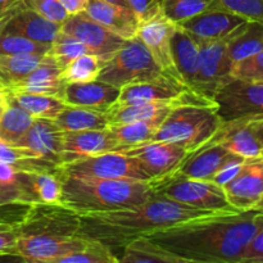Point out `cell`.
Instances as JSON below:
<instances>
[{"label": "cell", "mask_w": 263, "mask_h": 263, "mask_svg": "<svg viewBox=\"0 0 263 263\" xmlns=\"http://www.w3.org/2000/svg\"><path fill=\"white\" fill-rule=\"evenodd\" d=\"M0 159L20 172H49L55 174L58 164L28 148L0 140Z\"/></svg>", "instance_id": "f1b7e54d"}, {"label": "cell", "mask_w": 263, "mask_h": 263, "mask_svg": "<svg viewBox=\"0 0 263 263\" xmlns=\"http://www.w3.org/2000/svg\"><path fill=\"white\" fill-rule=\"evenodd\" d=\"M62 145L63 163L82 157L121 151L120 144L108 127L103 130L62 131Z\"/></svg>", "instance_id": "ac0fdd59"}, {"label": "cell", "mask_w": 263, "mask_h": 263, "mask_svg": "<svg viewBox=\"0 0 263 263\" xmlns=\"http://www.w3.org/2000/svg\"><path fill=\"white\" fill-rule=\"evenodd\" d=\"M26 5H27V4H26ZM26 5H23V7H26ZM23 7L15 8V9H12V10H8V12L0 13V35H2V33H3V31H4L5 26H7V23L9 22L10 18H12L13 15H14L15 13L18 12V10L22 9Z\"/></svg>", "instance_id": "816d5d0a"}, {"label": "cell", "mask_w": 263, "mask_h": 263, "mask_svg": "<svg viewBox=\"0 0 263 263\" xmlns=\"http://www.w3.org/2000/svg\"><path fill=\"white\" fill-rule=\"evenodd\" d=\"M3 90H5V89L2 86V84H0V91H3Z\"/></svg>", "instance_id": "6f0895ef"}, {"label": "cell", "mask_w": 263, "mask_h": 263, "mask_svg": "<svg viewBox=\"0 0 263 263\" xmlns=\"http://www.w3.org/2000/svg\"><path fill=\"white\" fill-rule=\"evenodd\" d=\"M246 159L247 158H244V157H238V158L234 159V161L229 162L228 164H225V166L216 174V176L213 177L212 181L216 182L217 185H220V186H223V185H226L228 182H230L231 180L239 174V171H240V168L243 167Z\"/></svg>", "instance_id": "bcb514c9"}, {"label": "cell", "mask_w": 263, "mask_h": 263, "mask_svg": "<svg viewBox=\"0 0 263 263\" xmlns=\"http://www.w3.org/2000/svg\"><path fill=\"white\" fill-rule=\"evenodd\" d=\"M212 9L228 10L263 25V0H213Z\"/></svg>", "instance_id": "b9f144b4"}, {"label": "cell", "mask_w": 263, "mask_h": 263, "mask_svg": "<svg viewBox=\"0 0 263 263\" xmlns=\"http://www.w3.org/2000/svg\"><path fill=\"white\" fill-rule=\"evenodd\" d=\"M253 210H256V211H258V212L263 213V197H262V199L259 200V202L257 203L256 205H254V208H253Z\"/></svg>", "instance_id": "11a10c76"}, {"label": "cell", "mask_w": 263, "mask_h": 263, "mask_svg": "<svg viewBox=\"0 0 263 263\" xmlns=\"http://www.w3.org/2000/svg\"><path fill=\"white\" fill-rule=\"evenodd\" d=\"M86 53H90V50L81 41L61 30L51 43L48 54L63 69L69 62Z\"/></svg>", "instance_id": "f35d334b"}, {"label": "cell", "mask_w": 263, "mask_h": 263, "mask_svg": "<svg viewBox=\"0 0 263 263\" xmlns=\"http://www.w3.org/2000/svg\"><path fill=\"white\" fill-rule=\"evenodd\" d=\"M139 21L161 10V0H127Z\"/></svg>", "instance_id": "7dc6e473"}, {"label": "cell", "mask_w": 263, "mask_h": 263, "mask_svg": "<svg viewBox=\"0 0 263 263\" xmlns=\"http://www.w3.org/2000/svg\"><path fill=\"white\" fill-rule=\"evenodd\" d=\"M8 104H9V92L7 90H3V91H0V120H2L5 109H7Z\"/></svg>", "instance_id": "f5cc1de1"}, {"label": "cell", "mask_w": 263, "mask_h": 263, "mask_svg": "<svg viewBox=\"0 0 263 263\" xmlns=\"http://www.w3.org/2000/svg\"><path fill=\"white\" fill-rule=\"evenodd\" d=\"M238 157L240 156L230 152L221 144H204L202 148L190 153L176 172L192 179L212 181L225 164Z\"/></svg>", "instance_id": "ffe728a7"}, {"label": "cell", "mask_w": 263, "mask_h": 263, "mask_svg": "<svg viewBox=\"0 0 263 263\" xmlns=\"http://www.w3.org/2000/svg\"><path fill=\"white\" fill-rule=\"evenodd\" d=\"M213 0H161V10L164 17L174 23L212 9Z\"/></svg>", "instance_id": "74e56055"}, {"label": "cell", "mask_w": 263, "mask_h": 263, "mask_svg": "<svg viewBox=\"0 0 263 263\" xmlns=\"http://www.w3.org/2000/svg\"><path fill=\"white\" fill-rule=\"evenodd\" d=\"M262 157H263V153H262Z\"/></svg>", "instance_id": "680465c9"}, {"label": "cell", "mask_w": 263, "mask_h": 263, "mask_svg": "<svg viewBox=\"0 0 263 263\" xmlns=\"http://www.w3.org/2000/svg\"><path fill=\"white\" fill-rule=\"evenodd\" d=\"M61 263H120L113 249L95 240H87L80 251L64 257Z\"/></svg>", "instance_id": "ab89813d"}, {"label": "cell", "mask_w": 263, "mask_h": 263, "mask_svg": "<svg viewBox=\"0 0 263 263\" xmlns=\"http://www.w3.org/2000/svg\"><path fill=\"white\" fill-rule=\"evenodd\" d=\"M58 172L73 177L112 180H152L134 157L121 152L82 157L58 166Z\"/></svg>", "instance_id": "52a82bcc"}, {"label": "cell", "mask_w": 263, "mask_h": 263, "mask_svg": "<svg viewBox=\"0 0 263 263\" xmlns=\"http://www.w3.org/2000/svg\"><path fill=\"white\" fill-rule=\"evenodd\" d=\"M57 175L62 182L61 204L77 215L112 212L145 203L154 194L153 180L87 179Z\"/></svg>", "instance_id": "3957f363"}, {"label": "cell", "mask_w": 263, "mask_h": 263, "mask_svg": "<svg viewBox=\"0 0 263 263\" xmlns=\"http://www.w3.org/2000/svg\"><path fill=\"white\" fill-rule=\"evenodd\" d=\"M28 4L41 15L61 25L68 17V13L58 0H28Z\"/></svg>", "instance_id": "f6af8a7d"}, {"label": "cell", "mask_w": 263, "mask_h": 263, "mask_svg": "<svg viewBox=\"0 0 263 263\" xmlns=\"http://www.w3.org/2000/svg\"><path fill=\"white\" fill-rule=\"evenodd\" d=\"M80 215L63 204H31L18 226L20 235L77 236Z\"/></svg>", "instance_id": "8fae6325"}, {"label": "cell", "mask_w": 263, "mask_h": 263, "mask_svg": "<svg viewBox=\"0 0 263 263\" xmlns=\"http://www.w3.org/2000/svg\"><path fill=\"white\" fill-rule=\"evenodd\" d=\"M262 82H263V81H262Z\"/></svg>", "instance_id": "91938a15"}, {"label": "cell", "mask_w": 263, "mask_h": 263, "mask_svg": "<svg viewBox=\"0 0 263 263\" xmlns=\"http://www.w3.org/2000/svg\"><path fill=\"white\" fill-rule=\"evenodd\" d=\"M61 23L48 20L27 4L10 18L3 32L25 36L39 43L51 44L61 31Z\"/></svg>", "instance_id": "cb8c5ba5"}, {"label": "cell", "mask_w": 263, "mask_h": 263, "mask_svg": "<svg viewBox=\"0 0 263 263\" xmlns=\"http://www.w3.org/2000/svg\"><path fill=\"white\" fill-rule=\"evenodd\" d=\"M18 186L31 204L61 203L62 182L57 172H20Z\"/></svg>", "instance_id": "484cf974"}, {"label": "cell", "mask_w": 263, "mask_h": 263, "mask_svg": "<svg viewBox=\"0 0 263 263\" xmlns=\"http://www.w3.org/2000/svg\"><path fill=\"white\" fill-rule=\"evenodd\" d=\"M103 2H107L109 3V4H115V5H118V7H123V8H127V9H131L127 0H103Z\"/></svg>", "instance_id": "db71d44e"}, {"label": "cell", "mask_w": 263, "mask_h": 263, "mask_svg": "<svg viewBox=\"0 0 263 263\" xmlns=\"http://www.w3.org/2000/svg\"><path fill=\"white\" fill-rule=\"evenodd\" d=\"M216 109L223 122L263 115V82L233 79L215 94Z\"/></svg>", "instance_id": "9c48e42d"}, {"label": "cell", "mask_w": 263, "mask_h": 263, "mask_svg": "<svg viewBox=\"0 0 263 263\" xmlns=\"http://www.w3.org/2000/svg\"><path fill=\"white\" fill-rule=\"evenodd\" d=\"M61 30L81 41L90 53L95 54L103 61L109 59L126 41L90 18L85 12L68 15L62 23Z\"/></svg>", "instance_id": "5bb4252c"}, {"label": "cell", "mask_w": 263, "mask_h": 263, "mask_svg": "<svg viewBox=\"0 0 263 263\" xmlns=\"http://www.w3.org/2000/svg\"><path fill=\"white\" fill-rule=\"evenodd\" d=\"M223 212L198 210L153 194L145 203L112 212L80 216L77 236L95 240L109 248H123L135 239L185 221Z\"/></svg>", "instance_id": "7a4b0ae2"}, {"label": "cell", "mask_w": 263, "mask_h": 263, "mask_svg": "<svg viewBox=\"0 0 263 263\" xmlns=\"http://www.w3.org/2000/svg\"><path fill=\"white\" fill-rule=\"evenodd\" d=\"M58 2L61 3L64 10L68 13V15H71L84 12L85 8H86L87 0H58Z\"/></svg>", "instance_id": "681fc988"}, {"label": "cell", "mask_w": 263, "mask_h": 263, "mask_svg": "<svg viewBox=\"0 0 263 263\" xmlns=\"http://www.w3.org/2000/svg\"><path fill=\"white\" fill-rule=\"evenodd\" d=\"M222 187L235 210H253L263 197V157L247 158L239 174Z\"/></svg>", "instance_id": "2e32d148"}, {"label": "cell", "mask_w": 263, "mask_h": 263, "mask_svg": "<svg viewBox=\"0 0 263 263\" xmlns=\"http://www.w3.org/2000/svg\"><path fill=\"white\" fill-rule=\"evenodd\" d=\"M120 90L100 80L66 84L62 100L67 105L89 108L105 113L120 97Z\"/></svg>", "instance_id": "d6986e66"}, {"label": "cell", "mask_w": 263, "mask_h": 263, "mask_svg": "<svg viewBox=\"0 0 263 263\" xmlns=\"http://www.w3.org/2000/svg\"><path fill=\"white\" fill-rule=\"evenodd\" d=\"M28 4V0H0V13Z\"/></svg>", "instance_id": "f907efd6"}, {"label": "cell", "mask_w": 263, "mask_h": 263, "mask_svg": "<svg viewBox=\"0 0 263 263\" xmlns=\"http://www.w3.org/2000/svg\"><path fill=\"white\" fill-rule=\"evenodd\" d=\"M186 90L190 89L174 80L138 82L123 86L120 90V97L115 104H138L153 100L175 99Z\"/></svg>", "instance_id": "d4e9b609"}, {"label": "cell", "mask_w": 263, "mask_h": 263, "mask_svg": "<svg viewBox=\"0 0 263 263\" xmlns=\"http://www.w3.org/2000/svg\"><path fill=\"white\" fill-rule=\"evenodd\" d=\"M87 240L80 236L20 235L13 256L25 262L61 263L64 257L80 251Z\"/></svg>", "instance_id": "4fadbf2b"}, {"label": "cell", "mask_w": 263, "mask_h": 263, "mask_svg": "<svg viewBox=\"0 0 263 263\" xmlns=\"http://www.w3.org/2000/svg\"><path fill=\"white\" fill-rule=\"evenodd\" d=\"M233 79L263 81V50L234 63Z\"/></svg>", "instance_id": "7bdbcfd3"}, {"label": "cell", "mask_w": 263, "mask_h": 263, "mask_svg": "<svg viewBox=\"0 0 263 263\" xmlns=\"http://www.w3.org/2000/svg\"><path fill=\"white\" fill-rule=\"evenodd\" d=\"M30 205L20 189L0 181V223L18 228Z\"/></svg>", "instance_id": "e575fe53"}, {"label": "cell", "mask_w": 263, "mask_h": 263, "mask_svg": "<svg viewBox=\"0 0 263 263\" xmlns=\"http://www.w3.org/2000/svg\"><path fill=\"white\" fill-rule=\"evenodd\" d=\"M20 231L17 228L0 230V256H13Z\"/></svg>", "instance_id": "c3c4849f"}, {"label": "cell", "mask_w": 263, "mask_h": 263, "mask_svg": "<svg viewBox=\"0 0 263 263\" xmlns=\"http://www.w3.org/2000/svg\"><path fill=\"white\" fill-rule=\"evenodd\" d=\"M228 50L234 63L263 50V25L249 21L230 39Z\"/></svg>", "instance_id": "1f68e13d"}, {"label": "cell", "mask_w": 263, "mask_h": 263, "mask_svg": "<svg viewBox=\"0 0 263 263\" xmlns=\"http://www.w3.org/2000/svg\"><path fill=\"white\" fill-rule=\"evenodd\" d=\"M46 54H13L0 55V84L5 90L32 72Z\"/></svg>", "instance_id": "836d02e7"}, {"label": "cell", "mask_w": 263, "mask_h": 263, "mask_svg": "<svg viewBox=\"0 0 263 263\" xmlns=\"http://www.w3.org/2000/svg\"><path fill=\"white\" fill-rule=\"evenodd\" d=\"M175 30H176V23L167 20L162 10H158L154 14L140 21L136 36L145 45L159 68L172 80L184 85L181 76L175 66L174 53H172V36Z\"/></svg>", "instance_id": "30bf717a"}, {"label": "cell", "mask_w": 263, "mask_h": 263, "mask_svg": "<svg viewBox=\"0 0 263 263\" xmlns=\"http://www.w3.org/2000/svg\"><path fill=\"white\" fill-rule=\"evenodd\" d=\"M97 80L113 85L117 89H122L130 84L172 79L159 68L145 45L138 36H135L126 40L109 59L103 62Z\"/></svg>", "instance_id": "5b68a950"}, {"label": "cell", "mask_w": 263, "mask_h": 263, "mask_svg": "<svg viewBox=\"0 0 263 263\" xmlns=\"http://www.w3.org/2000/svg\"><path fill=\"white\" fill-rule=\"evenodd\" d=\"M35 121L32 115L23 109L9 94V104L0 120V140L8 144H15Z\"/></svg>", "instance_id": "d6a6232c"}, {"label": "cell", "mask_w": 263, "mask_h": 263, "mask_svg": "<svg viewBox=\"0 0 263 263\" xmlns=\"http://www.w3.org/2000/svg\"><path fill=\"white\" fill-rule=\"evenodd\" d=\"M103 59L95 54L86 53L69 62L62 69V80L69 82H89L98 79L103 67Z\"/></svg>", "instance_id": "8d00e7d4"}, {"label": "cell", "mask_w": 263, "mask_h": 263, "mask_svg": "<svg viewBox=\"0 0 263 263\" xmlns=\"http://www.w3.org/2000/svg\"><path fill=\"white\" fill-rule=\"evenodd\" d=\"M168 112L161 113L156 117L148 118V120L135 121V122L126 123V125L108 126L113 138L120 144L121 151L131 148V146L141 145V144L149 143L153 140L154 135L158 128L161 127L162 122L166 118Z\"/></svg>", "instance_id": "83f0119b"}, {"label": "cell", "mask_w": 263, "mask_h": 263, "mask_svg": "<svg viewBox=\"0 0 263 263\" xmlns=\"http://www.w3.org/2000/svg\"><path fill=\"white\" fill-rule=\"evenodd\" d=\"M249 20L221 9H210L177 23L193 37L202 40H220L231 37L240 31Z\"/></svg>", "instance_id": "e0dca14e"}, {"label": "cell", "mask_w": 263, "mask_h": 263, "mask_svg": "<svg viewBox=\"0 0 263 263\" xmlns=\"http://www.w3.org/2000/svg\"><path fill=\"white\" fill-rule=\"evenodd\" d=\"M51 44L39 43L31 39L13 33L0 35V55H13V54H48Z\"/></svg>", "instance_id": "60d3db41"}, {"label": "cell", "mask_w": 263, "mask_h": 263, "mask_svg": "<svg viewBox=\"0 0 263 263\" xmlns=\"http://www.w3.org/2000/svg\"><path fill=\"white\" fill-rule=\"evenodd\" d=\"M207 144H221L244 158H254L263 153V115L247 116L222 122Z\"/></svg>", "instance_id": "7c38bea8"}, {"label": "cell", "mask_w": 263, "mask_h": 263, "mask_svg": "<svg viewBox=\"0 0 263 263\" xmlns=\"http://www.w3.org/2000/svg\"><path fill=\"white\" fill-rule=\"evenodd\" d=\"M256 223V233L244 251L241 263H263V213H257Z\"/></svg>", "instance_id": "ee69618b"}, {"label": "cell", "mask_w": 263, "mask_h": 263, "mask_svg": "<svg viewBox=\"0 0 263 263\" xmlns=\"http://www.w3.org/2000/svg\"><path fill=\"white\" fill-rule=\"evenodd\" d=\"M172 53L182 82L192 90L199 67V45L187 31L177 25L172 36Z\"/></svg>", "instance_id": "4316f807"}, {"label": "cell", "mask_w": 263, "mask_h": 263, "mask_svg": "<svg viewBox=\"0 0 263 263\" xmlns=\"http://www.w3.org/2000/svg\"><path fill=\"white\" fill-rule=\"evenodd\" d=\"M258 211H234L194 218L157 230L146 238L184 263H241L256 233Z\"/></svg>", "instance_id": "6da1fadb"}, {"label": "cell", "mask_w": 263, "mask_h": 263, "mask_svg": "<svg viewBox=\"0 0 263 263\" xmlns=\"http://www.w3.org/2000/svg\"><path fill=\"white\" fill-rule=\"evenodd\" d=\"M14 145L31 149L58 166L63 163L62 130L49 118H35L27 133Z\"/></svg>", "instance_id": "44dd1931"}, {"label": "cell", "mask_w": 263, "mask_h": 263, "mask_svg": "<svg viewBox=\"0 0 263 263\" xmlns=\"http://www.w3.org/2000/svg\"><path fill=\"white\" fill-rule=\"evenodd\" d=\"M120 263H184L180 257L170 253L146 236L135 239L123 247Z\"/></svg>", "instance_id": "f546056e"}, {"label": "cell", "mask_w": 263, "mask_h": 263, "mask_svg": "<svg viewBox=\"0 0 263 263\" xmlns=\"http://www.w3.org/2000/svg\"><path fill=\"white\" fill-rule=\"evenodd\" d=\"M10 97L25 110L35 118L54 120L66 107V103L58 97L30 92H9Z\"/></svg>", "instance_id": "d590c367"}, {"label": "cell", "mask_w": 263, "mask_h": 263, "mask_svg": "<svg viewBox=\"0 0 263 263\" xmlns=\"http://www.w3.org/2000/svg\"><path fill=\"white\" fill-rule=\"evenodd\" d=\"M53 121L62 131L103 130L109 126L105 113L76 105H66Z\"/></svg>", "instance_id": "4dcf8cb0"}, {"label": "cell", "mask_w": 263, "mask_h": 263, "mask_svg": "<svg viewBox=\"0 0 263 263\" xmlns=\"http://www.w3.org/2000/svg\"><path fill=\"white\" fill-rule=\"evenodd\" d=\"M84 12L125 40L135 37L138 33L140 21L138 15L127 8L109 4L103 0H87Z\"/></svg>", "instance_id": "603a6c76"}, {"label": "cell", "mask_w": 263, "mask_h": 263, "mask_svg": "<svg viewBox=\"0 0 263 263\" xmlns=\"http://www.w3.org/2000/svg\"><path fill=\"white\" fill-rule=\"evenodd\" d=\"M231 37L220 40L194 37L199 45V67L192 91L213 99L216 92L233 80L234 62L228 50V44Z\"/></svg>", "instance_id": "ba28073f"}, {"label": "cell", "mask_w": 263, "mask_h": 263, "mask_svg": "<svg viewBox=\"0 0 263 263\" xmlns=\"http://www.w3.org/2000/svg\"><path fill=\"white\" fill-rule=\"evenodd\" d=\"M222 122L216 104L176 105L166 116L152 141L177 144L193 153L213 138Z\"/></svg>", "instance_id": "277c9868"}, {"label": "cell", "mask_w": 263, "mask_h": 263, "mask_svg": "<svg viewBox=\"0 0 263 263\" xmlns=\"http://www.w3.org/2000/svg\"><path fill=\"white\" fill-rule=\"evenodd\" d=\"M8 229H14V228H13V226L3 225V223H0V230H8Z\"/></svg>", "instance_id": "9f6ffc18"}, {"label": "cell", "mask_w": 263, "mask_h": 263, "mask_svg": "<svg viewBox=\"0 0 263 263\" xmlns=\"http://www.w3.org/2000/svg\"><path fill=\"white\" fill-rule=\"evenodd\" d=\"M62 68L46 54L40 64L32 72L14 82L7 89L8 92H30V94L54 95L62 99L66 82L62 80Z\"/></svg>", "instance_id": "7402d4cb"}, {"label": "cell", "mask_w": 263, "mask_h": 263, "mask_svg": "<svg viewBox=\"0 0 263 263\" xmlns=\"http://www.w3.org/2000/svg\"><path fill=\"white\" fill-rule=\"evenodd\" d=\"M154 194L211 212H234L235 210L222 186L210 180L192 179L172 172L171 175L162 179L153 180Z\"/></svg>", "instance_id": "8992f818"}, {"label": "cell", "mask_w": 263, "mask_h": 263, "mask_svg": "<svg viewBox=\"0 0 263 263\" xmlns=\"http://www.w3.org/2000/svg\"><path fill=\"white\" fill-rule=\"evenodd\" d=\"M121 153L134 157L152 180L162 179L177 171L190 154L182 146L167 141H149Z\"/></svg>", "instance_id": "9a60e30c"}]
</instances>
